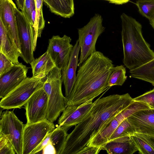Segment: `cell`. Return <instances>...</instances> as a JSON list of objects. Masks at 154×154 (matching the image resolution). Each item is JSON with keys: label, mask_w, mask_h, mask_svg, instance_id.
<instances>
[{"label": "cell", "mask_w": 154, "mask_h": 154, "mask_svg": "<svg viewBox=\"0 0 154 154\" xmlns=\"http://www.w3.org/2000/svg\"><path fill=\"white\" fill-rule=\"evenodd\" d=\"M43 86L35 91L24 105L27 124L47 119L48 97Z\"/></svg>", "instance_id": "cell-12"}, {"label": "cell", "mask_w": 154, "mask_h": 154, "mask_svg": "<svg viewBox=\"0 0 154 154\" xmlns=\"http://www.w3.org/2000/svg\"><path fill=\"white\" fill-rule=\"evenodd\" d=\"M61 70L55 67L46 75L43 88L48 97L46 118L53 122L68 106V100L62 93Z\"/></svg>", "instance_id": "cell-4"}, {"label": "cell", "mask_w": 154, "mask_h": 154, "mask_svg": "<svg viewBox=\"0 0 154 154\" xmlns=\"http://www.w3.org/2000/svg\"><path fill=\"white\" fill-rule=\"evenodd\" d=\"M42 151V154H56L55 149L50 141Z\"/></svg>", "instance_id": "cell-36"}, {"label": "cell", "mask_w": 154, "mask_h": 154, "mask_svg": "<svg viewBox=\"0 0 154 154\" xmlns=\"http://www.w3.org/2000/svg\"><path fill=\"white\" fill-rule=\"evenodd\" d=\"M135 4L140 14L149 21L154 18V0H138Z\"/></svg>", "instance_id": "cell-26"}, {"label": "cell", "mask_w": 154, "mask_h": 154, "mask_svg": "<svg viewBox=\"0 0 154 154\" xmlns=\"http://www.w3.org/2000/svg\"><path fill=\"white\" fill-rule=\"evenodd\" d=\"M46 75L40 74L34 77H27L19 85L2 98L1 108L9 109L20 108L37 90L42 87Z\"/></svg>", "instance_id": "cell-5"}, {"label": "cell", "mask_w": 154, "mask_h": 154, "mask_svg": "<svg viewBox=\"0 0 154 154\" xmlns=\"http://www.w3.org/2000/svg\"><path fill=\"white\" fill-rule=\"evenodd\" d=\"M55 128L53 122L47 119L25 124L23 135L22 154H31L46 135Z\"/></svg>", "instance_id": "cell-8"}, {"label": "cell", "mask_w": 154, "mask_h": 154, "mask_svg": "<svg viewBox=\"0 0 154 154\" xmlns=\"http://www.w3.org/2000/svg\"><path fill=\"white\" fill-rule=\"evenodd\" d=\"M135 133L133 127L126 118L115 130L110 137L109 140L120 137L133 135Z\"/></svg>", "instance_id": "cell-27"}, {"label": "cell", "mask_w": 154, "mask_h": 154, "mask_svg": "<svg viewBox=\"0 0 154 154\" xmlns=\"http://www.w3.org/2000/svg\"><path fill=\"white\" fill-rule=\"evenodd\" d=\"M16 153L11 142L3 134L0 133V154Z\"/></svg>", "instance_id": "cell-30"}, {"label": "cell", "mask_w": 154, "mask_h": 154, "mask_svg": "<svg viewBox=\"0 0 154 154\" xmlns=\"http://www.w3.org/2000/svg\"><path fill=\"white\" fill-rule=\"evenodd\" d=\"M116 5H122L128 2L130 0H104Z\"/></svg>", "instance_id": "cell-37"}, {"label": "cell", "mask_w": 154, "mask_h": 154, "mask_svg": "<svg viewBox=\"0 0 154 154\" xmlns=\"http://www.w3.org/2000/svg\"><path fill=\"white\" fill-rule=\"evenodd\" d=\"M43 2V0H35L36 13L33 26L34 31V51L36 48L37 39L41 37L42 31L45 26V21L42 11Z\"/></svg>", "instance_id": "cell-23"}, {"label": "cell", "mask_w": 154, "mask_h": 154, "mask_svg": "<svg viewBox=\"0 0 154 154\" xmlns=\"http://www.w3.org/2000/svg\"><path fill=\"white\" fill-rule=\"evenodd\" d=\"M51 133V132L46 135L40 144L31 153V154L40 153V152L50 141Z\"/></svg>", "instance_id": "cell-34"}, {"label": "cell", "mask_w": 154, "mask_h": 154, "mask_svg": "<svg viewBox=\"0 0 154 154\" xmlns=\"http://www.w3.org/2000/svg\"><path fill=\"white\" fill-rule=\"evenodd\" d=\"M30 64L32 69V77L40 74L46 75L56 67L47 51L38 58L35 59Z\"/></svg>", "instance_id": "cell-21"}, {"label": "cell", "mask_w": 154, "mask_h": 154, "mask_svg": "<svg viewBox=\"0 0 154 154\" xmlns=\"http://www.w3.org/2000/svg\"><path fill=\"white\" fill-rule=\"evenodd\" d=\"M14 64L5 55L0 52V76L9 71Z\"/></svg>", "instance_id": "cell-32"}, {"label": "cell", "mask_w": 154, "mask_h": 154, "mask_svg": "<svg viewBox=\"0 0 154 154\" xmlns=\"http://www.w3.org/2000/svg\"><path fill=\"white\" fill-rule=\"evenodd\" d=\"M127 93L101 98L83 121L68 135L60 154H77L118 113L134 102Z\"/></svg>", "instance_id": "cell-1"}, {"label": "cell", "mask_w": 154, "mask_h": 154, "mask_svg": "<svg viewBox=\"0 0 154 154\" xmlns=\"http://www.w3.org/2000/svg\"><path fill=\"white\" fill-rule=\"evenodd\" d=\"M79 67L73 89L67 99L68 106L93 100L103 92L108 87V80L114 66L110 59L96 51Z\"/></svg>", "instance_id": "cell-2"}, {"label": "cell", "mask_w": 154, "mask_h": 154, "mask_svg": "<svg viewBox=\"0 0 154 154\" xmlns=\"http://www.w3.org/2000/svg\"><path fill=\"white\" fill-rule=\"evenodd\" d=\"M16 6L12 0H0V20L20 51V43L14 14Z\"/></svg>", "instance_id": "cell-15"}, {"label": "cell", "mask_w": 154, "mask_h": 154, "mask_svg": "<svg viewBox=\"0 0 154 154\" xmlns=\"http://www.w3.org/2000/svg\"><path fill=\"white\" fill-rule=\"evenodd\" d=\"M130 77L145 81L154 86V58L134 69L130 70Z\"/></svg>", "instance_id": "cell-22"}, {"label": "cell", "mask_w": 154, "mask_h": 154, "mask_svg": "<svg viewBox=\"0 0 154 154\" xmlns=\"http://www.w3.org/2000/svg\"><path fill=\"white\" fill-rule=\"evenodd\" d=\"M18 9L22 11L23 10L25 0H15Z\"/></svg>", "instance_id": "cell-38"}, {"label": "cell", "mask_w": 154, "mask_h": 154, "mask_svg": "<svg viewBox=\"0 0 154 154\" xmlns=\"http://www.w3.org/2000/svg\"><path fill=\"white\" fill-rule=\"evenodd\" d=\"M94 104L92 100L79 105H68L63 112L58 124L60 127L67 129L81 122L89 113Z\"/></svg>", "instance_id": "cell-14"}, {"label": "cell", "mask_w": 154, "mask_h": 154, "mask_svg": "<svg viewBox=\"0 0 154 154\" xmlns=\"http://www.w3.org/2000/svg\"><path fill=\"white\" fill-rule=\"evenodd\" d=\"M140 154H154V149L145 141L135 135L130 136Z\"/></svg>", "instance_id": "cell-29"}, {"label": "cell", "mask_w": 154, "mask_h": 154, "mask_svg": "<svg viewBox=\"0 0 154 154\" xmlns=\"http://www.w3.org/2000/svg\"><path fill=\"white\" fill-rule=\"evenodd\" d=\"M101 150V146H88L84 147L77 154H97Z\"/></svg>", "instance_id": "cell-33"}, {"label": "cell", "mask_w": 154, "mask_h": 154, "mask_svg": "<svg viewBox=\"0 0 154 154\" xmlns=\"http://www.w3.org/2000/svg\"><path fill=\"white\" fill-rule=\"evenodd\" d=\"M126 74V69L123 65H121L114 67L108 80V87L122 86L127 78Z\"/></svg>", "instance_id": "cell-25"}, {"label": "cell", "mask_w": 154, "mask_h": 154, "mask_svg": "<svg viewBox=\"0 0 154 154\" xmlns=\"http://www.w3.org/2000/svg\"><path fill=\"white\" fill-rule=\"evenodd\" d=\"M134 135L139 137L145 141L154 149V137L135 133Z\"/></svg>", "instance_id": "cell-35"}, {"label": "cell", "mask_w": 154, "mask_h": 154, "mask_svg": "<svg viewBox=\"0 0 154 154\" xmlns=\"http://www.w3.org/2000/svg\"><path fill=\"white\" fill-rule=\"evenodd\" d=\"M0 52L2 53L14 64L19 63L18 57L21 52L16 44L8 35L0 20Z\"/></svg>", "instance_id": "cell-19"}, {"label": "cell", "mask_w": 154, "mask_h": 154, "mask_svg": "<svg viewBox=\"0 0 154 154\" xmlns=\"http://www.w3.org/2000/svg\"><path fill=\"white\" fill-rule=\"evenodd\" d=\"M109 154H133L138 151L130 136L118 137L109 140L101 146Z\"/></svg>", "instance_id": "cell-18"}, {"label": "cell", "mask_w": 154, "mask_h": 154, "mask_svg": "<svg viewBox=\"0 0 154 154\" xmlns=\"http://www.w3.org/2000/svg\"><path fill=\"white\" fill-rule=\"evenodd\" d=\"M120 18L123 62L127 68L131 70L154 58V52L143 36L141 24L125 13L121 15Z\"/></svg>", "instance_id": "cell-3"}, {"label": "cell", "mask_w": 154, "mask_h": 154, "mask_svg": "<svg viewBox=\"0 0 154 154\" xmlns=\"http://www.w3.org/2000/svg\"><path fill=\"white\" fill-rule=\"evenodd\" d=\"M14 14L20 45V57L27 63L34 59V31L33 25L16 6Z\"/></svg>", "instance_id": "cell-7"}, {"label": "cell", "mask_w": 154, "mask_h": 154, "mask_svg": "<svg viewBox=\"0 0 154 154\" xmlns=\"http://www.w3.org/2000/svg\"><path fill=\"white\" fill-rule=\"evenodd\" d=\"M135 133L154 137V109L141 110L127 118Z\"/></svg>", "instance_id": "cell-16"}, {"label": "cell", "mask_w": 154, "mask_h": 154, "mask_svg": "<svg viewBox=\"0 0 154 154\" xmlns=\"http://www.w3.org/2000/svg\"><path fill=\"white\" fill-rule=\"evenodd\" d=\"M22 12L29 21L33 26L36 13L35 0H25L23 10Z\"/></svg>", "instance_id": "cell-28"}, {"label": "cell", "mask_w": 154, "mask_h": 154, "mask_svg": "<svg viewBox=\"0 0 154 154\" xmlns=\"http://www.w3.org/2000/svg\"><path fill=\"white\" fill-rule=\"evenodd\" d=\"M134 101L143 102L154 109V88L143 94L133 99Z\"/></svg>", "instance_id": "cell-31"}, {"label": "cell", "mask_w": 154, "mask_h": 154, "mask_svg": "<svg viewBox=\"0 0 154 154\" xmlns=\"http://www.w3.org/2000/svg\"><path fill=\"white\" fill-rule=\"evenodd\" d=\"M25 125L16 116L14 110L6 111L1 115L0 133L9 140L17 154H22L23 135Z\"/></svg>", "instance_id": "cell-9"}, {"label": "cell", "mask_w": 154, "mask_h": 154, "mask_svg": "<svg viewBox=\"0 0 154 154\" xmlns=\"http://www.w3.org/2000/svg\"><path fill=\"white\" fill-rule=\"evenodd\" d=\"M101 16L97 14L88 23L78 29L80 54L78 66H80L93 53L96 51V45L99 37L105 31Z\"/></svg>", "instance_id": "cell-6"}, {"label": "cell", "mask_w": 154, "mask_h": 154, "mask_svg": "<svg viewBox=\"0 0 154 154\" xmlns=\"http://www.w3.org/2000/svg\"><path fill=\"white\" fill-rule=\"evenodd\" d=\"M80 46L77 40L72 50L69 60L66 68L61 70L62 80L65 88V97L67 99L72 91L76 80V72L79 59Z\"/></svg>", "instance_id": "cell-17"}, {"label": "cell", "mask_w": 154, "mask_h": 154, "mask_svg": "<svg viewBox=\"0 0 154 154\" xmlns=\"http://www.w3.org/2000/svg\"><path fill=\"white\" fill-rule=\"evenodd\" d=\"M54 14L65 18H69L74 14V0H43Z\"/></svg>", "instance_id": "cell-20"}, {"label": "cell", "mask_w": 154, "mask_h": 154, "mask_svg": "<svg viewBox=\"0 0 154 154\" xmlns=\"http://www.w3.org/2000/svg\"><path fill=\"white\" fill-rule=\"evenodd\" d=\"M71 38L64 35L63 37L53 35L48 41L47 51L56 67L61 70L67 67L73 46Z\"/></svg>", "instance_id": "cell-11"}, {"label": "cell", "mask_w": 154, "mask_h": 154, "mask_svg": "<svg viewBox=\"0 0 154 154\" xmlns=\"http://www.w3.org/2000/svg\"><path fill=\"white\" fill-rule=\"evenodd\" d=\"M68 129L58 126L51 133L50 141L54 147L56 154H60L68 134Z\"/></svg>", "instance_id": "cell-24"}, {"label": "cell", "mask_w": 154, "mask_h": 154, "mask_svg": "<svg viewBox=\"0 0 154 154\" xmlns=\"http://www.w3.org/2000/svg\"><path fill=\"white\" fill-rule=\"evenodd\" d=\"M151 108L143 102L134 101L117 115L101 131L91 140L87 146H101L109 140L112 134L125 119L137 111Z\"/></svg>", "instance_id": "cell-10"}, {"label": "cell", "mask_w": 154, "mask_h": 154, "mask_svg": "<svg viewBox=\"0 0 154 154\" xmlns=\"http://www.w3.org/2000/svg\"><path fill=\"white\" fill-rule=\"evenodd\" d=\"M29 68L21 63L14 64L9 71L0 76L1 98L5 97L27 77Z\"/></svg>", "instance_id": "cell-13"}, {"label": "cell", "mask_w": 154, "mask_h": 154, "mask_svg": "<svg viewBox=\"0 0 154 154\" xmlns=\"http://www.w3.org/2000/svg\"></svg>", "instance_id": "cell-39"}]
</instances>
